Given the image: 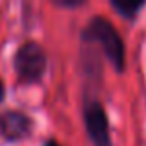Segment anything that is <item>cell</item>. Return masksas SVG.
<instances>
[{
    "label": "cell",
    "mask_w": 146,
    "mask_h": 146,
    "mask_svg": "<svg viewBox=\"0 0 146 146\" xmlns=\"http://www.w3.org/2000/svg\"><path fill=\"white\" fill-rule=\"evenodd\" d=\"M111 7L126 21H135L146 7V0H111Z\"/></svg>",
    "instance_id": "cell-5"
},
{
    "label": "cell",
    "mask_w": 146,
    "mask_h": 146,
    "mask_svg": "<svg viewBox=\"0 0 146 146\" xmlns=\"http://www.w3.org/2000/svg\"><path fill=\"white\" fill-rule=\"evenodd\" d=\"M80 41L82 44H96L104 52L106 59L111 63L115 72L122 74L126 70V46L124 39L115 28L111 21H107L102 15H94L85 28L80 32Z\"/></svg>",
    "instance_id": "cell-1"
},
{
    "label": "cell",
    "mask_w": 146,
    "mask_h": 146,
    "mask_svg": "<svg viewBox=\"0 0 146 146\" xmlns=\"http://www.w3.org/2000/svg\"><path fill=\"white\" fill-rule=\"evenodd\" d=\"M83 126L93 146H113L109 117L102 100L94 93L83 98Z\"/></svg>",
    "instance_id": "cell-2"
},
{
    "label": "cell",
    "mask_w": 146,
    "mask_h": 146,
    "mask_svg": "<svg viewBox=\"0 0 146 146\" xmlns=\"http://www.w3.org/2000/svg\"><path fill=\"white\" fill-rule=\"evenodd\" d=\"M54 4L63 9H78V7L85 6V0H56Z\"/></svg>",
    "instance_id": "cell-6"
},
{
    "label": "cell",
    "mask_w": 146,
    "mask_h": 146,
    "mask_svg": "<svg viewBox=\"0 0 146 146\" xmlns=\"http://www.w3.org/2000/svg\"><path fill=\"white\" fill-rule=\"evenodd\" d=\"M43 146H61L59 143H57L56 139H48V141H44V144Z\"/></svg>",
    "instance_id": "cell-7"
},
{
    "label": "cell",
    "mask_w": 146,
    "mask_h": 146,
    "mask_svg": "<svg viewBox=\"0 0 146 146\" xmlns=\"http://www.w3.org/2000/svg\"><path fill=\"white\" fill-rule=\"evenodd\" d=\"M32 131V120L24 113L19 111H7L0 115V133L9 141H19L30 135Z\"/></svg>",
    "instance_id": "cell-4"
},
{
    "label": "cell",
    "mask_w": 146,
    "mask_h": 146,
    "mask_svg": "<svg viewBox=\"0 0 146 146\" xmlns=\"http://www.w3.org/2000/svg\"><path fill=\"white\" fill-rule=\"evenodd\" d=\"M2 98H4V85H2V82H0V102H2Z\"/></svg>",
    "instance_id": "cell-8"
},
{
    "label": "cell",
    "mask_w": 146,
    "mask_h": 146,
    "mask_svg": "<svg viewBox=\"0 0 146 146\" xmlns=\"http://www.w3.org/2000/svg\"><path fill=\"white\" fill-rule=\"evenodd\" d=\"M15 70L26 83H35L44 76L46 54L37 43H24L15 54Z\"/></svg>",
    "instance_id": "cell-3"
}]
</instances>
